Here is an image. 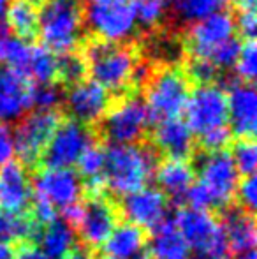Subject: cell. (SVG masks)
<instances>
[{
  "label": "cell",
  "instance_id": "6da1fadb",
  "mask_svg": "<svg viewBox=\"0 0 257 259\" xmlns=\"http://www.w3.org/2000/svg\"><path fill=\"white\" fill-rule=\"evenodd\" d=\"M157 164V152L146 145H111L106 148L104 187L113 198L139 191L155 175Z\"/></svg>",
  "mask_w": 257,
  "mask_h": 259
},
{
  "label": "cell",
  "instance_id": "7a4b0ae2",
  "mask_svg": "<svg viewBox=\"0 0 257 259\" xmlns=\"http://www.w3.org/2000/svg\"><path fill=\"white\" fill-rule=\"evenodd\" d=\"M85 32L81 0H42L37 9V34L44 48L55 55L78 48Z\"/></svg>",
  "mask_w": 257,
  "mask_h": 259
},
{
  "label": "cell",
  "instance_id": "3957f363",
  "mask_svg": "<svg viewBox=\"0 0 257 259\" xmlns=\"http://www.w3.org/2000/svg\"><path fill=\"white\" fill-rule=\"evenodd\" d=\"M83 21L99 41L125 45L136 35L134 0H85Z\"/></svg>",
  "mask_w": 257,
  "mask_h": 259
},
{
  "label": "cell",
  "instance_id": "277c9868",
  "mask_svg": "<svg viewBox=\"0 0 257 259\" xmlns=\"http://www.w3.org/2000/svg\"><path fill=\"white\" fill-rule=\"evenodd\" d=\"M86 64L92 79L108 92H122L130 85L136 55L125 45L93 41L86 46Z\"/></svg>",
  "mask_w": 257,
  "mask_h": 259
},
{
  "label": "cell",
  "instance_id": "5b68a950",
  "mask_svg": "<svg viewBox=\"0 0 257 259\" xmlns=\"http://www.w3.org/2000/svg\"><path fill=\"white\" fill-rule=\"evenodd\" d=\"M81 215L74 228L76 238L90 250H100L115 226L122 221L117 198L108 191L97 194H83Z\"/></svg>",
  "mask_w": 257,
  "mask_h": 259
},
{
  "label": "cell",
  "instance_id": "8992f818",
  "mask_svg": "<svg viewBox=\"0 0 257 259\" xmlns=\"http://www.w3.org/2000/svg\"><path fill=\"white\" fill-rule=\"evenodd\" d=\"M190 94L189 78L176 67H166L153 72L144 90V104L150 118L168 120L178 118L183 113Z\"/></svg>",
  "mask_w": 257,
  "mask_h": 259
},
{
  "label": "cell",
  "instance_id": "52a82bcc",
  "mask_svg": "<svg viewBox=\"0 0 257 259\" xmlns=\"http://www.w3.org/2000/svg\"><path fill=\"white\" fill-rule=\"evenodd\" d=\"M175 224L192 252L206 254L212 257L229 252L226 235L213 211L187 208L178 211V215L175 217Z\"/></svg>",
  "mask_w": 257,
  "mask_h": 259
},
{
  "label": "cell",
  "instance_id": "ba28073f",
  "mask_svg": "<svg viewBox=\"0 0 257 259\" xmlns=\"http://www.w3.org/2000/svg\"><path fill=\"white\" fill-rule=\"evenodd\" d=\"M150 120V113L143 99L124 97L108 108L100 122L104 136L111 145H134L143 140Z\"/></svg>",
  "mask_w": 257,
  "mask_h": 259
},
{
  "label": "cell",
  "instance_id": "9c48e42d",
  "mask_svg": "<svg viewBox=\"0 0 257 259\" xmlns=\"http://www.w3.org/2000/svg\"><path fill=\"white\" fill-rule=\"evenodd\" d=\"M60 123L57 109H35L30 115L23 116L18 123L14 134V155L20 157L23 166H35L41 162V157Z\"/></svg>",
  "mask_w": 257,
  "mask_h": 259
},
{
  "label": "cell",
  "instance_id": "30bf717a",
  "mask_svg": "<svg viewBox=\"0 0 257 259\" xmlns=\"http://www.w3.org/2000/svg\"><path fill=\"white\" fill-rule=\"evenodd\" d=\"M195 167H197L199 182L212 194L215 203V213L220 208L234 201L240 175L229 152H204L197 159V166H194V169Z\"/></svg>",
  "mask_w": 257,
  "mask_h": 259
},
{
  "label": "cell",
  "instance_id": "8fae6325",
  "mask_svg": "<svg viewBox=\"0 0 257 259\" xmlns=\"http://www.w3.org/2000/svg\"><path fill=\"white\" fill-rule=\"evenodd\" d=\"M185 123L192 134L213 131L217 127L227 125V97L219 85H199L189 94L185 104Z\"/></svg>",
  "mask_w": 257,
  "mask_h": 259
},
{
  "label": "cell",
  "instance_id": "7c38bea8",
  "mask_svg": "<svg viewBox=\"0 0 257 259\" xmlns=\"http://www.w3.org/2000/svg\"><path fill=\"white\" fill-rule=\"evenodd\" d=\"M92 143L93 134L88 125L76 120L60 122L41 157V162L44 167H72Z\"/></svg>",
  "mask_w": 257,
  "mask_h": 259
},
{
  "label": "cell",
  "instance_id": "4fadbf2b",
  "mask_svg": "<svg viewBox=\"0 0 257 259\" xmlns=\"http://www.w3.org/2000/svg\"><path fill=\"white\" fill-rule=\"evenodd\" d=\"M32 189L55 210H64L83 198V180L72 167H42L32 180Z\"/></svg>",
  "mask_w": 257,
  "mask_h": 259
},
{
  "label": "cell",
  "instance_id": "5bb4252c",
  "mask_svg": "<svg viewBox=\"0 0 257 259\" xmlns=\"http://www.w3.org/2000/svg\"><path fill=\"white\" fill-rule=\"evenodd\" d=\"M118 210L122 221L132 222L143 229H153L168 215L169 199L162 191L155 187H143L120 198Z\"/></svg>",
  "mask_w": 257,
  "mask_h": 259
},
{
  "label": "cell",
  "instance_id": "9a60e30c",
  "mask_svg": "<svg viewBox=\"0 0 257 259\" xmlns=\"http://www.w3.org/2000/svg\"><path fill=\"white\" fill-rule=\"evenodd\" d=\"M234 32H236L234 16L226 11H219L204 20L192 23L187 45L194 57L208 58L213 50L234 37Z\"/></svg>",
  "mask_w": 257,
  "mask_h": 259
},
{
  "label": "cell",
  "instance_id": "2e32d148",
  "mask_svg": "<svg viewBox=\"0 0 257 259\" xmlns=\"http://www.w3.org/2000/svg\"><path fill=\"white\" fill-rule=\"evenodd\" d=\"M65 106L76 122L85 125L100 122L110 108V92L93 79L74 83L65 96Z\"/></svg>",
  "mask_w": 257,
  "mask_h": 259
},
{
  "label": "cell",
  "instance_id": "e0dca14e",
  "mask_svg": "<svg viewBox=\"0 0 257 259\" xmlns=\"http://www.w3.org/2000/svg\"><path fill=\"white\" fill-rule=\"evenodd\" d=\"M215 215L219 219L224 235H226L229 252L240 256L248 250H254L257 240L254 213H248L236 201H233L220 208Z\"/></svg>",
  "mask_w": 257,
  "mask_h": 259
},
{
  "label": "cell",
  "instance_id": "ac0fdd59",
  "mask_svg": "<svg viewBox=\"0 0 257 259\" xmlns=\"http://www.w3.org/2000/svg\"><path fill=\"white\" fill-rule=\"evenodd\" d=\"M227 123L231 133L241 138H254L257 129V92L252 83H236L226 92Z\"/></svg>",
  "mask_w": 257,
  "mask_h": 259
},
{
  "label": "cell",
  "instance_id": "d6986e66",
  "mask_svg": "<svg viewBox=\"0 0 257 259\" xmlns=\"http://www.w3.org/2000/svg\"><path fill=\"white\" fill-rule=\"evenodd\" d=\"M32 196V177L27 166L16 160L0 166V210L28 211Z\"/></svg>",
  "mask_w": 257,
  "mask_h": 259
},
{
  "label": "cell",
  "instance_id": "ffe728a7",
  "mask_svg": "<svg viewBox=\"0 0 257 259\" xmlns=\"http://www.w3.org/2000/svg\"><path fill=\"white\" fill-rule=\"evenodd\" d=\"M30 106L27 78L11 69H0V123H13L25 116Z\"/></svg>",
  "mask_w": 257,
  "mask_h": 259
},
{
  "label": "cell",
  "instance_id": "44dd1931",
  "mask_svg": "<svg viewBox=\"0 0 257 259\" xmlns=\"http://www.w3.org/2000/svg\"><path fill=\"white\" fill-rule=\"evenodd\" d=\"M153 177L157 178L159 191L164 192L169 199V205L182 206L185 192L194 184L195 169L192 164L183 159H168L157 164Z\"/></svg>",
  "mask_w": 257,
  "mask_h": 259
},
{
  "label": "cell",
  "instance_id": "7402d4cb",
  "mask_svg": "<svg viewBox=\"0 0 257 259\" xmlns=\"http://www.w3.org/2000/svg\"><path fill=\"white\" fill-rule=\"evenodd\" d=\"M153 143L157 150L169 159L187 160L194 150V134L180 118L161 120L153 129Z\"/></svg>",
  "mask_w": 257,
  "mask_h": 259
},
{
  "label": "cell",
  "instance_id": "603a6c76",
  "mask_svg": "<svg viewBox=\"0 0 257 259\" xmlns=\"http://www.w3.org/2000/svg\"><path fill=\"white\" fill-rule=\"evenodd\" d=\"M148 231L127 221H120L100 249L104 259H130L148 247Z\"/></svg>",
  "mask_w": 257,
  "mask_h": 259
},
{
  "label": "cell",
  "instance_id": "cb8c5ba5",
  "mask_svg": "<svg viewBox=\"0 0 257 259\" xmlns=\"http://www.w3.org/2000/svg\"><path fill=\"white\" fill-rule=\"evenodd\" d=\"M148 252L151 259H189V245L178 233L173 217L166 215L164 221L151 229Z\"/></svg>",
  "mask_w": 257,
  "mask_h": 259
},
{
  "label": "cell",
  "instance_id": "d4e9b609",
  "mask_svg": "<svg viewBox=\"0 0 257 259\" xmlns=\"http://www.w3.org/2000/svg\"><path fill=\"white\" fill-rule=\"evenodd\" d=\"M42 226L32 217L30 211L0 210V243L16 245L21 242H39Z\"/></svg>",
  "mask_w": 257,
  "mask_h": 259
},
{
  "label": "cell",
  "instance_id": "484cf974",
  "mask_svg": "<svg viewBox=\"0 0 257 259\" xmlns=\"http://www.w3.org/2000/svg\"><path fill=\"white\" fill-rule=\"evenodd\" d=\"M78 243L76 233L64 219H53L48 226L42 228L37 245L41 252L49 259H67L71 250Z\"/></svg>",
  "mask_w": 257,
  "mask_h": 259
},
{
  "label": "cell",
  "instance_id": "4316f807",
  "mask_svg": "<svg viewBox=\"0 0 257 259\" xmlns=\"http://www.w3.org/2000/svg\"><path fill=\"white\" fill-rule=\"evenodd\" d=\"M6 27L16 37L28 39L37 34V7L28 0H11L6 9Z\"/></svg>",
  "mask_w": 257,
  "mask_h": 259
},
{
  "label": "cell",
  "instance_id": "83f0119b",
  "mask_svg": "<svg viewBox=\"0 0 257 259\" xmlns=\"http://www.w3.org/2000/svg\"><path fill=\"white\" fill-rule=\"evenodd\" d=\"M229 0H171L175 16L183 23H195L224 11Z\"/></svg>",
  "mask_w": 257,
  "mask_h": 259
},
{
  "label": "cell",
  "instance_id": "f1b7e54d",
  "mask_svg": "<svg viewBox=\"0 0 257 259\" xmlns=\"http://www.w3.org/2000/svg\"><path fill=\"white\" fill-rule=\"evenodd\" d=\"M57 69H59V57L44 46H34L25 78L35 83H49L57 78Z\"/></svg>",
  "mask_w": 257,
  "mask_h": 259
},
{
  "label": "cell",
  "instance_id": "f546056e",
  "mask_svg": "<svg viewBox=\"0 0 257 259\" xmlns=\"http://www.w3.org/2000/svg\"><path fill=\"white\" fill-rule=\"evenodd\" d=\"M32 48L34 46L25 41V39L7 37L0 45V60H4L7 69L16 71L21 76H25V71H27L28 60H30V55H32Z\"/></svg>",
  "mask_w": 257,
  "mask_h": 259
},
{
  "label": "cell",
  "instance_id": "4dcf8cb0",
  "mask_svg": "<svg viewBox=\"0 0 257 259\" xmlns=\"http://www.w3.org/2000/svg\"><path fill=\"white\" fill-rule=\"evenodd\" d=\"M182 42L169 34L155 35L148 42V57L153 58L155 62H161V64H168L169 67H171V64H176L182 58Z\"/></svg>",
  "mask_w": 257,
  "mask_h": 259
},
{
  "label": "cell",
  "instance_id": "1f68e13d",
  "mask_svg": "<svg viewBox=\"0 0 257 259\" xmlns=\"http://www.w3.org/2000/svg\"><path fill=\"white\" fill-rule=\"evenodd\" d=\"M171 0H134L137 25L144 28H155L164 21Z\"/></svg>",
  "mask_w": 257,
  "mask_h": 259
},
{
  "label": "cell",
  "instance_id": "d6a6232c",
  "mask_svg": "<svg viewBox=\"0 0 257 259\" xmlns=\"http://www.w3.org/2000/svg\"><path fill=\"white\" fill-rule=\"evenodd\" d=\"M231 159L236 166L238 175H241V177L254 175L257 167V148L254 138H241L234 145L233 152H231Z\"/></svg>",
  "mask_w": 257,
  "mask_h": 259
},
{
  "label": "cell",
  "instance_id": "836d02e7",
  "mask_svg": "<svg viewBox=\"0 0 257 259\" xmlns=\"http://www.w3.org/2000/svg\"><path fill=\"white\" fill-rule=\"evenodd\" d=\"M64 101V92L59 85L49 83H35L30 85V106L35 109L52 111Z\"/></svg>",
  "mask_w": 257,
  "mask_h": 259
},
{
  "label": "cell",
  "instance_id": "e575fe53",
  "mask_svg": "<svg viewBox=\"0 0 257 259\" xmlns=\"http://www.w3.org/2000/svg\"><path fill=\"white\" fill-rule=\"evenodd\" d=\"M86 72H88V64H86L85 57L78 55L76 52L65 53L59 58V69H57V76H60L64 83L74 85V83L85 79Z\"/></svg>",
  "mask_w": 257,
  "mask_h": 259
},
{
  "label": "cell",
  "instance_id": "d590c367",
  "mask_svg": "<svg viewBox=\"0 0 257 259\" xmlns=\"http://www.w3.org/2000/svg\"><path fill=\"white\" fill-rule=\"evenodd\" d=\"M234 71L243 83H252L257 74V46L254 39H247L240 45V53L234 62Z\"/></svg>",
  "mask_w": 257,
  "mask_h": 259
},
{
  "label": "cell",
  "instance_id": "8d00e7d4",
  "mask_svg": "<svg viewBox=\"0 0 257 259\" xmlns=\"http://www.w3.org/2000/svg\"><path fill=\"white\" fill-rule=\"evenodd\" d=\"M240 45L236 37H231L229 41H226L224 45H220L219 48H215L206 60H210L217 69H231L234 67V62L238 58V53H240Z\"/></svg>",
  "mask_w": 257,
  "mask_h": 259
},
{
  "label": "cell",
  "instance_id": "74e56055",
  "mask_svg": "<svg viewBox=\"0 0 257 259\" xmlns=\"http://www.w3.org/2000/svg\"><path fill=\"white\" fill-rule=\"evenodd\" d=\"M236 203L248 213H255V201H257V180L254 175L243 177V180L238 182L236 194H234Z\"/></svg>",
  "mask_w": 257,
  "mask_h": 259
},
{
  "label": "cell",
  "instance_id": "f35d334b",
  "mask_svg": "<svg viewBox=\"0 0 257 259\" xmlns=\"http://www.w3.org/2000/svg\"><path fill=\"white\" fill-rule=\"evenodd\" d=\"M187 71H189V76L195 83H199V85H212L217 79L219 69L210 60H206V58L194 57L192 60L189 62V69H187Z\"/></svg>",
  "mask_w": 257,
  "mask_h": 259
},
{
  "label": "cell",
  "instance_id": "ab89813d",
  "mask_svg": "<svg viewBox=\"0 0 257 259\" xmlns=\"http://www.w3.org/2000/svg\"><path fill=\"white\" fill-rule=\"evenodd\" d=\"M231 136H233L231 129L227 125H224L201 134L199 141H201V147L204 148V152H220L226 150V147L231 141Z\"/></svg>",
  "mask_w": 257,
  "mask_h": 259
},
{
  "label": "cell",
  "instance_id": "60d3db41",
  "mask_svg": "<svg viewBox=\"0 0 257 259\" xmlns=\"http://www.w3.org/2000/svg\"><path fill=\"white\" fill-rule=\"evenodd\" d=\"M234 25H236V30H240V34L245 39H254L257 32V14L255 9H247L240 11L238 18H234Z\"/></svg>",
  "mask_w": 257,
  "mask_h": 259
},
{
  "label": "cell",
  "instance_id": "b9f144b4",
  "mask_svg": "<svg viewBox=\"0 0 257 259\" xmlns=\"http://www.w3.org/2000/svg\"><path fill=\"white\" fill-rule=\"evenodd\" d=\"M14 157V134L7 123H0V166L11 162Z\"/></svg>",
  "mask_w": 257,
  "mask_h": 259
},
{
  "label": "cell",
  "instance_id": "7bdbcfd3",
  "mask_svg": "<svg viewBox=\"0 0 257 259\" xmlns=\"http://www.w3.org/2000/svg\"><path fill=\"white\" fill-rule=\"evenodd\" d=\"M13 249H14V259H46V256L39 249V245L34 242L16 243V245H13Z\"/></svg>",
  "mask_w": 257,
  "mask_h": 259
},
{
  "label": "cell",
  "instance_id": "ee69618b",
  "mask_svg": "<svg viewBox=\"0 0 257 259\" xmlns=\"http://www.w3.org/2000/svg\"><path fill=\"white\" fill-rule=\"evenodd\" d=\"M151 76H153V71H151V67H150L148 62H136L132 76H130V85L146 87V83L150 81Z\"/></svg>",
  "mask_w": 257,
  "mask_h": 259
},
{
  "label": "cell",
  "instance_id": "f6af8a7d",
  "mask_svg": "<svg viewBox=\"0 0 257 259\" xmlns=\"http://www.w3.org/2000/svg\"><path fill=\"white\" fill-rule=\"evenodd\" d=\"M67 259H104V256L100 254V250H90L78 242L74 245V249L71 250V254L67 256Z\"/></svg>",
  "mask_w": 257,
  "mask_h": 259
},
{
  "label": "cell",
  "instance_id": "bcb514c9",
  "mask_svg": "<svg viewBox=\"0 0 257 259\" xmlns=\"http://www.w3.org/2000/svg\"><path fill=\"white\" fill-rule=\"evenodd\" d=\"M0 259H14V249L13 245L0 243Z\"/></svg>",
  "mask_w": 257,
  "mask_h": 259
},
{
  "label": "cell",
  "instance_id": "7dc6e473",
  "mask_svg": "<svg viewBox=\"0 0 257 259\" xmlns=\"http://www.w3.org/2000/svg\"><path fill=\"white\" fill-rule=\"evenodd\" d=\"M7 37H9V30H7L6 23H2V21H0V45H2Z\"/></svg>",
  "mask_w": 257,
  "mask_h": 259
},
{
  "label": "cell",
  "instance_id": "c3c4849f",
  "mask_svg": "<svg viewBox=\"0 0 257 259\" xmlns=\"http://www.w3.org/2000/svg\"><path fill=\"white\" fill-rule=\"evenodd\" d=\"M238 259H255V250H248L245 254H240Z\"/></svg>",
  "mask_w": 257,
  "mask_h": 259
},
{
  "label": "cell",
  "instance_id": "681fc988",
  "mask_svg": "<svg viewBox=\"0 0 257 259\" xmlns=\"http://www.w3.org/2000/svg\"><path fill=\"white\" fill-rule=\"evenodd\" d=\"M9 4H11V0H0V16H4V13H6Z\"/></svg>",
  "mask_w": 257,
  "mask_h": 259
},
{
  "label": "cell",
  "instance_id": "f907efd6",
  "mask_svg": "<svg viewBox=\"0 0 257 259\" xmlns=\"http://www.w3.org/2000/svg\"><path fill=\"white\" fill-rule=\"evenodd\" d=\"M28 2H32V4H35V2H41V0H28Z\"/></svg>",
  "mask_w": 257,
  "mask_h": 259
}]
</instances>
